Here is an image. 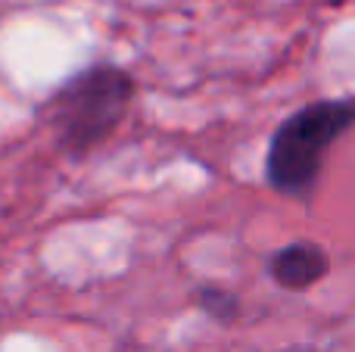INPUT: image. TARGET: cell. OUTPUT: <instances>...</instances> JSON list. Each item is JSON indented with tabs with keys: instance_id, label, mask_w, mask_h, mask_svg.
<instances>
[{
	"instance_id": "obj_1",
	"label": "cell",
	"mask_w": 355,
	"mask_h": 352,
	"mask_svg": "<svg viewBox=\"0 0 355 352\" xmlns=\"http://www.w3.org/2000/svg\"><path fill=\"white\" fill-rule=\"evenodd\" d=\"M137 97V81L116 62H91L72 72L37 106V122L53 150L69 159L91 156L119 131Z\"/></svg>"
},
{
	"instance_id": "obj_2",
	"label": "cell",
	"mask_w": 355,
	"mask_h": 352,
	"mask_svg": "<svg viewBox=\"0 0 355 352\" xmlns=\"http://www.w3.org/2000/svg\"><path fill=\"white\" fill-rule=\"evenodd\" d=\"M355 122V97H321L290 112L268 137L265 181L293 203H312L318 193L324 159Z\"/></svg>"
},
{
	"instance_id": "obj_3",
	"label": "cell",
	"mask_w": 355,
	"mask_h": 352,
	"mask_svg": "<svg viewBox=\"0 0 355 352\" xmlns=\"http://www.w3.org/2000/svg\"><path fill=\"white\" fill-rule=\"evenodd\" d=\"M327 249L315 240H290L268 256V278L287 293H302L327 278Z\"/></svg>"
},
{
	"instance_id": "obj_4",
	"label": "cell",
	"mask_w": 355,
	"mask_h": 352,
	"mask_svg": "<svg viewBox=\"0 0 355 352\" xmlns=\"http://www.w3.org/2000/svg\"><path fill=\"white\" fill-rule=\"evenodd\" d=\"M196 306H200V309L218 324H231L234 318L240 315V299L234 297L231 290L215 287V284H206V287L196 290Z\"/></svg>"
}]
</instances>
